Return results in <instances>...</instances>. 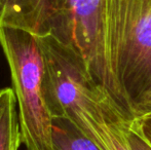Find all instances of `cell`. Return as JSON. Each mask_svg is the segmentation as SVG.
I'll return each instance as SVG.
<instances>
[{
  "label": "cell",
  "instance_id": "cell-1",
  "mask_svg": "<svg viewBox=\"0 0 151 150\" xmlns=\"http://www.w3.org/2000/svg\"><path fill=\"white\" fill-rule=\"evenodd\" d=\"M0 46L8 63L22 143L27 150L52 149V117L43 90L44 60L36 35L0 26Z\"/></svg>",
  "mask_w": 151,
  "mask_h": 150
},
{
  "label": "cell",
  "instance_id": "cell-3",
  "mask_svg": "<svg viewBox=\"0 0 151 150\" xmlns=\"http://www.w3.org/2000/svg\"><path fill=\"white\" fill-rule=\"evenodd\" d=\"M60 0H0V26L20 28L38 37L50 35Z\"/></svg>",
  "mask_w": 151,
  "mask_h": 150
},
{
  "label": "cell",
  "instance_id": "cell-9",
  "mask_svg": "<svg viewBox=\"0 0 151 150\" xmlns=\"http://www.w3.org/2000/svg\"><path fill=\"white\" fill-rule=\"evenodd\" d=\"M1 93H2V88H0V97H1Z\"/></svg>",
  "mask_w": 151,
  "mask_h": 150
},
{
  "label": "cell",
  "instance_id": "cell-2",
  "mask_svg": "<svg viewBox=\"0 0 151 150\" xmlns=\"http://www.w3.org/2000/svg\"><path fill=\"white\" fill-rule=\"evenodd\" d=\"M108 52L137 115L151 88V0H103Z\"/></svg>",
  "mask_w": 151,
  "mask_h": 150
},
{
  "label": "cell",
  "instance_id": "cell-5",
  "mask_svg": "<svg viewBox=\"0 0 151 150\" xmlns=\"http://www.w3.org/2000/svg\"><path fill=\"white\" fill-rule=\"evenodd\" d=\"M54 150H102L67 118H52Z\"/></svg>",
  "mask_w": 151,
  "mask_h": 150
},
{
  "label": "cell",
  "instance_id": "cell-8",
  "mask_svg": "<svg viewBox=\"0 0 151 150\" xmlns=\"http://www.w3.org/2000/svg\"><path fill=\"white\" fill-rule=\"evenodd\" d=\"M148 110H151V88H150V90H148L147 94H146V96L144 97L142 103L140 104L139 108H138L137 115L139 113H142V112H144V111H148Z\"/></svg>",
  "mask_w": 151,
  "mask_h": 150
},
{
  "label": "cell",
  "instance_id": "cell-7",
  "mask_svg": "<svg viewBox=\"0 0 151 150\" xmlns=\"http://www.w3.org/2000/svg\"><path fill=\"white\" fill-rule=\"evenodd\" d=\"M127 139H129L132 150H151L150 145L129 126L127 130Z\"/></svg>",
  "mask_w": 151,
  "mask_h": 150
},
{
  "label": "cell",
  "instance_id": "cell-4",
  "mask_svg": "<svg viewBox=\"0 0 151 150\" xmlns=\"http://www.w3.org/2000/svg\"><path fill=\"white\" fill-rule=\"evenodd\" d=\"M21 144L16 96L12 88H4L0 97V150H19Z\"/></svg>",
  "mask_w": 151,
  "mask_h": 150
},
{
  "label": "cell",
  "instance_id": "cell-6",
  "mask_svg": "<svg viewBox=\"0 0 151 150\" xmlns=\"http://www.w3.org/2000/svg\"><path fill=\"white\" fill-rule=\"evenodd\" d=\"M129 128L138 133L151 146V110L136 115L129 123Z\"/></svg>",
  "mask_w": 151,
  "mask_h": 150
}]
</instances>
